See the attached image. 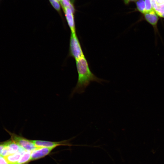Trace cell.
Returning <instances> with one entry per match:
<instances>
[{
    "mask_svg": "<svg viewBox=\"0 0 164 164\" xmlns=\"http://www.w3.org/2000/svg\"><path fill=\"white\" fill-rule=\"evenodd\" d=\"M56 1H57L58 2H60L62 1V0H56Z\"/></svg>",
    "mask_w": 164,
    "mask_h": 164,
    "instance_id": "cell-19",
    "label": "cell"
},
{
    "mask_svg": "<svg viewBox=\"0 0 164 164\" xmlns=\"http://www.w3.org/2000/svg\"><path fill=\"white\" fill-rule=\"evenodd\" d=\"M53 148L39 147L31 152L30 161L43 158L48 155L54 149Z\"/></svg>",
    "mask_w": 164,
    "mask_h": 164,
    "instance_id": "cell-6",
    "label": "cell"
},
{
    "mask_svg": "<svg viewBox=\"0 0 164 164\" xmlns=\"http://www.w3.org/2000/svg\"><path fill=\"white\" fill-rule=\"evenodd\" d=\"M5 130L11 136V139L26 151L32 152L39 148L35 145L31 140L27 139L15 133L11 132L6 129Z\"/></svg>",
    "mask_w": 164,
    "mask_h": 164,
    "instance_id": "cell-3",
    "label": "cell"
},
{
    "mask_svg": "<svg viewBox=\"0 0 164 164\" xmlns=\"http://www.w3.org/2000/svg\"><path fill=\"white\" fill-rule=\"evenodd\" d=\"M144 20L152 27L155 36L159 35L158 28L159 16L154 10L145 12L143 14Z\"/></svg>",
    "mask_w": 164,
    "mask_h": 164,
    "instance_id": "cell-4",
    "label": "cell"
},
{
    "mask_svg": "<svg viewBox=\"0 0 164 164\" xmlns=\"http://www.w3.org/2000/svg\"><path fill=\"white\" fill-rule=\"evenodd\" d=\"M145 5L146 12L151 11L153 10L151 0H144Z\"/></svg>",
    "mask_w": 164,
    "mask_h": 164,
    "instance_id": "cell-13",
    "label": "cell"
},
{
    "mask_svg": "<svg viewBox=\"0 0 164 164\" xmlns=\"http://www.w3.org/2000/svg\"><path fill=\"white\" fill-rule=\"evenodd\" d=\"M5 147L9 154H14L18 151L20 146L12 139L5 142Z\"/></svg>",
    "mask_w": 164,
    "mask_h": 164,
    "instance_id": "cell-8",
    "label": "cell"
},
{
    "mask_svg": "<svg viewBox=\"0 0 164 164\" xmlns=\"http://www.w3.org/2000/svg\"><path fill=\"white\" fill-rule=\"evenodd\" d=\"M76 63L78 77L77 84L71 93V97L75 93L81 94L84 93L92 82L102 84V82L107 81L97 77L92 73L84 56L76 60Z\"/></svg>",
    "mask_w": 164,
    "mask_h": 164,
    "instance_id": "cell-1",
    "label": "cell"
},
{
    "mask_svg": "<svg viewBox=\"0 0 164 164\" xmlns=\"http://www.w3.org/2000/svg\"><path fill=\"white\" fill-rule=\"evenodd\" d=\"M136 9L143 15L146 12L145 5L144 0H138L136 2Z\"/></svg>",
    "mask_w": 164,
    "mask_h": 164,
    "instance_id": "cell-11",
    "label": "cell"
},
{
    "mask_svg": "<svg viewBox=\"0 0 164 164\" xmlns=\"http://www.w3.org/2000/svg\"><path fill=\"white\" fill-rule=\"evenodd\" d=\"M31 141L38 147L53 148L60 145H69L66 141L60 142H51L40 140H32Z\"/></svg>",
    "mask_w": 164,
    "mask_h": 164,
    "instance_id": "cell-5",
    "label": "cell"
},
{
    "mask_svg": "<svg viewBox=\"0 0 164 164\" xmlns=\"http://www.w3.org/2000/svg\"><path fill=\"white\" fill-rule=\"evenodd\" d=\"M0 164H9L5 157L0 155Z\"/></svg>",
    "mask_w": 164,
    "mask_h": 164,
    "instance_id": "cell-15",
    "label": "cell"
},
{
    "mask_svg": "<svg viewBox=\"0 0 164 164\" xmlns=\"http://www.w3.org/2000/svg\"><path fill=\"white\" fill-rule=\"evenodd\" d=\"M52 6L57 11H60V6L59 2L56 0H49Z\"/></svg>",
    "mask_w": 164,
    "mask_h": 164,
    "instance_id": "cell-12",
    "label": "cell"
},
{
    "mask_svg": "<svg viewBox=\"0 0 164 164\" xmlns=\"http://www.w3.org/2000/svg\"><path fill=\"white\" fill-rule=\"evenodd\" d=\"M0 1H1V0H0Z\"/></svg>",
    "mask_w": 164,
    "mask_h": 164,
    "instance_id": "cell-20",
    "label": "cell"
},
{
    "mask_svg": "<svg viewBox=\"0 0 164 164\" xmlns=\"http://www.w3.org/2000/svg\"><path fill=\"white\" fill-rule=\"evenodd\" d=\"M5 145V142L2 144H0V154L2 150L4 148Z\"/></svg>",
    "mask_w": 164,
    "mask_h": 164,
    "instance_id": "cell-17",
    "label": "cell"
},
{
    "mask_svg": "<svg viewBox=\"0 0 164 164\" xmlns=\"http://www.w3.org/2000/svg\"><path fill=\"white\" fill-rule=\"evenodd\" d=\"M125 5H128L130 3L133 2H136L138 0H122Z\"/></svg>",
    "mask_w": 164,
    "mask_h": 164,
    "instance_id": "cell-16",
    "label": "cell"
},
{
    "mask_svg": "<svg viewBox=\"0 0 164 164\" xmlns=\"http://www.w3.org/2000/svg\"><path fill=\"white\" fill-rule=\"evenodd\" d=\"M22 155L18 152L14 154L9 155L5 157L9 164H17Z\"/></svg>",
    "mask_w": 164,
    "mask_h": 164,
    "instance_id": "cell-9",
    "label": "cell"
},
{
    "mask_svg": "<svg viewBox=\"0 0 164 164\" xmlns=\"http://www.w3.org/2000/svg\"><path fill=\"white\" fill-rule=\"evenodd\" d=\"M158 16L160 18H164V13L159 15Z\"/></svg>",
    "mask_w": 164,
    "mask_h": 164,
    "instance_id": "cell-18",
    "label": "cell"
},
{
    "mask_svg": "<svg viewBox=\"0 0 164 164\" xmlns=\"http://www.w3.org/2000/svg\"><path fill=\"white\" fill-rule=\"evenodd\" d=\"M69 55L75 60L84 56L76 32H71Z\"/></svg>",
    "mask_w": 164,
    "mask_h": 164,
    "instance_id": "cell-2",
    "label": "cell"
},
{
    "mask_svg": "<svg viewBox=\"0 0 164 164\" xmlns=\"http://www.w3.org/2000/svg\"><path fill=\"white\" fill-rule=\"evenodd\" d=\"M65 16L71 32H76V29L74 20V13L71 10L67 7H63Z\"/></svg>",
    "mask_w": 164,
    "mask_h": 164,
    "instance_id": "cell-7",
    "label": "cell"
},
{
    "mask_svg": "<svg viewBox=\"0 0 164 164\" xmlns=\"http://www.w3.org/2000/svg\"><path fill=\"white\" fill-rule=\"evenodd\" d=\"M152 7L156 5L164 4V0H151Z\"/></svg>",
    "mask_w": 164,
    "mask_h": 164,
    "instance_id": "cell-14",
    "label": "cell"
},
{
    "mask_svg": "<svg viewBox=\"0 0 164 164\" xmlns=\"http://www.w3.org/2000/svg\"><path fill=\"white\" fill-rule=\"evenodd\" d=\"M31 152L26 151L21 156L17 164H26L30 161Z\"/></svg>",
    "mask_w": 164,
    "mask_h": 164,
    "instance_id": "cell-10",
    "label": "cell"
}]
</instances>
